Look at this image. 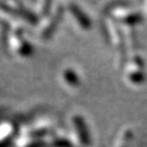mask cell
I'll return each mask as SVG.
<instances>
[{
	"instance_id": "cell-1",
	"label": "cell",
	"mask_w": 147,
	"mask_h": 147,
	"mask_svg": "<svg viewBox=\"0 0 147 147\" xmlns=\"http://www.w3.org/2000/svg\"><path fill=\"white\" fill-rule=\"evenodd\" d=\"M75 125L79 130V134L80 137H81V142H83L84 144H88V134L86 132V129H85V125L83 123V120H81L80 118H76L75 119Z\"/></svg>"
},
{
	"instance_id": "cell-2",
	"label": "cell",
	"mask_w": 147,
	"mask_h": 147,
	"mask_svg": "<svg viewBox=\"0 0 147 147\" xmlns=\"http://www.w3.org/2000/svg\"><path fill=\"white\" fill-rule=\"evenodd\" d=\"M72 12H74L76 16H79V18H78V20H79L80 23H81V24H82L83 26H84V27H88L89 21L87 20V19H86V16H85L84 14H83V13L81 14V12H80V11L78 10V8H76L75 5H72Z\"/></svg>"
},
{
	"instance_id": "cell-3",
	"label": "cell",
	"mask_w": 147,
	"mask_h": 147,
	"mask_svg": "<svg viewBox=\"0 0 147 147\" xmlns=\"http://www.w3.org/2000/svg\"><path fill=\"white\" fill-rule=\"evenodd\" d=\"M65 76L68 78V81H70L71 83H76V76L74 75V73L70 72V71H67L65 72Z\"/></svg>"
}]
</instances>
